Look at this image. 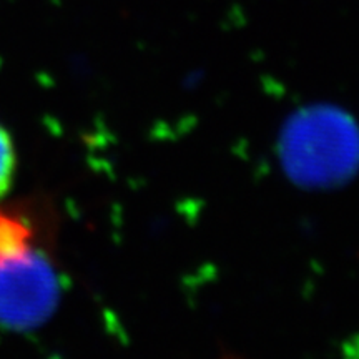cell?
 I'll return each instance as SVG.
<instances>
[{
  "instance_id": "obj_4",
  "label": "cell",
  "mask_w": 359,
  "mask_h": 359,
  "mask_svg": "<svg viewBox=\"0 0 359 359\" xmlns=\"http://www.w3.org/2000/svg\"><path fill=\"white\" fill-rule=\"evenodd\" d=\"M15 173V148L6 128L0 125V198L11 190Z\"/></svg>"
},
{
  "instance_id": "obj_2",
  "label": "cell",
  "mask_w": 359,
  "mask_h": 359,
  "mask_svg": "<svg viewBox=\"0 0 359 359\" xmlns=\"http://www.w3.org/2000/svg\"><path fill=\"white\" fill-rule=\"evenodd\" d=\"M60 280L52 259L37 248L0 262V326L13 331L39 327L55 311Z\"/></svg>"
},
{
  "instance_id": "obj_1",
  "label": "cell",
  "mask_w": 359,
  "mask_h": 359,
  "mask_svg": "<svg viewBox=\"0 0 359 359\" xmlns=\"http://www.w3.org/2000/svg\"><path fill=\"white\" fill-rule=\"evenodd\" d=\"M286 161L291 172L311 183L343 178L356 167L358 133L333 111L304 114L291 125L286 137Z\"/></svg>"
},
{
  "instance_id": "obj_3",
  "label": "cell",
  "mask_w": 359,
  "mask_h": 359,
  "mask_svg": "<svg viewBox=\"0 0 359 359\" xmlns=\"http://www.w3.org/2000/svg\"><path fill=\"white\" fill-rule=\"evenodd\" d=\"M30 226L13 215H0V262L12 259L34 248Z\"/></svg>"
}]
</instances>
